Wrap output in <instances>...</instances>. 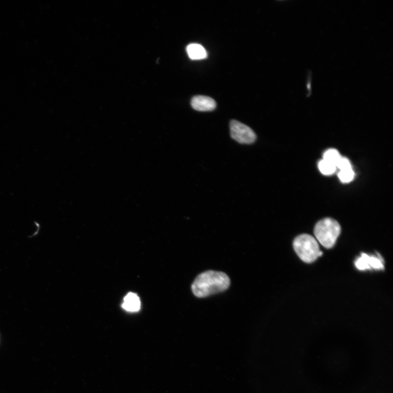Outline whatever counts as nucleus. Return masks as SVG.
<instances>
[{
	"label": "nucleus",
	"instance_id": "obj_9",
	"mask_svg": "<svg viewBox=\"0 0 393 393\" xmlns=\"http://www.w3.org/2000/svg\"><path fill=\"white\" fill-rule=\"evenodd\" d=\"M341 157L342 156L340 155L338 150L330 149L324 153L323 160L334 164L336 167V165Z\"/></svg>",
	"mask_w": 393,
	"mask_h": 393
},
{
	"label": "nucleus",
	"instance_id": "obj_2",
	"mask_svg": "<svg viewBox=\"0 0 393 393\" xmlns=\"http://www.w3.org/2000/svg\"><path fill=\"white\" fill-rule=\"evenodd\" d=\"M341 232V227L334 219L326 218L320 221L315 226V236L324 247H333Z\"/></svg>",
	"mask_w": 393,
	"mask_h": 393
},
{
	"label": "nucleus",
	"instance_id": "obj_13",
	"mask_svg": "<svg viewBox=\"0 0 393 393\" xmlns=\"http://www.w3.org/2000/svg\"><path fill=\"white\" fill-rule=\"evenodd\" d=\"M312 73L311 71H308L306 80V91H307V97L312 95Z\"/></svg>",
	"mask_w": 393,
	"mask_h": 393
},
{
	"label": "nucleus",
	"instance_id": "obj_8",
	"mask_svg": "<svg viewBox=\"0 0 393 393\" xmlns=\"http://www.w3.org/2000/svg\"><path fill=\"white\" fill-rule=\"evenodd\" d=\"M123 307L128 312H138L141 307V301L137 295L128 293L124 298Z\"/></svg>",
	"mask_w": 393,
	"mask_h": 393
},
{
	"label": "nucleus",
	"instance_id": "obj_1",
	"mask_svg": "<svg viewBox=\"0 0 393 393\" xmlns=\"http://www.w3.org/2000/svg\"><path fill=\"white\" fill-rule=\"evenodd\" d=\"M230 278L221 271L209 270L200 274L192 285V291L198 298H205L229 288Z\"/></svg>",
	"mask_w": 393,
	"mask_h": 393
},
{
	"label": "nucleus",
	"instance_id": "obj_4",
	"mask_svg": "<svg viewBox=\"0 0 393 393\" xmlns=\"http://www.w3.org/2000/svg\"><path fill=\"white\" fill-rule=\"evenodd\" d=\"M231 137L240 144L250 145L256 139V134L250 127L237 120H232L230 123Z\"/></svg>",
	"mask_w": 393,
	"mask_h": 393
},
{
	"label": "nucleus",
	"instance_id": "obj_12",
	"mask_svg": "<svg viewBox=\"0 0 393 393\" xmlns=\"http://www.w3.org/2000/svg\"><path fill=\"white\" fill-rule=\"evenodd\" d=\"M336 169L343 171L352 168L350 161L347 158L342 157L336 165Z\"/></svg>",
	"mask_w": 393,
	"mask_h": 393
},
{
	"label": "nucleus",
	"instance_id": "obj_3",
	"mask_svg": "<svg viewBox=\"0 0 393 393\" xmlns=\"http://www.w3.org/2000/svg\"><path fill=\"white\" fill-rule=\"evenodd\" d=\"M293 247L299 258L306 263H312L323 255L317 241L308 234H302L295 239Z\"/></svg>",
	"mask_w": 393,
	"mask_h": 393
},
{
	"label": "nucleus",
	"instance_id": "obj_10",
	"mask_svg": "<svg viewBox=\"0 0 393 393\" xmlns=\"http://www.w3.org/2000/svg\"><path fill=\"white\" fill-rule=\"evenodd\" d=\"M319 169L322 174L325 176L332 175L337 169L335 165L324 160H322L319 163Z\"/></svg>",
	"mask_w": 393,
	"mask_h": 393
},
{
	"label": "nucleus",
	"instance_id": "obj_7",
	"mask_svg": "<svg viewBox=\"0 0 393 393\" xmlns=\"http://www.w3.org/2000/svg\"><path fill=\"white\" fill-rule=\"evenodd\" d=\"M186 51L188 57L193 60L205 59L208 57L206 49L198 43H191L187 45Z\"/></svg>",
	"mask_w": 393,
	"mask_h": 393
},
{
	"label": "nucleus",
	"instance_id": "obj_5",
	"mask_svg": "<svg viewBox=\"0 0 393 393\" xmlns=\"http://www.w3.org/2000/svg\"><path fill=\"white\" fill-rule=\"evenodd\" d=\"M384 260L381 255L377 254V256H369L364 253L355 261V265L360 270L366 269H384Z\"/></svg>",
	"mask_w": 393,
	"mask_h": 393
},
{
	"label": "nucleus",
	"instance_id": "obj_6",
	"mask_svg": "<svg viewBox=\"0 0 393 393\" xmlns=\"http://www.w3.org/2000/svg\"><path fill=\"white\" fill-rule=\"evenodd\" d=\"M191 104L194 110L199 111H212L216 107V103L212 98L202 95L193 97Z\"/></svg>",
	"mask_w": 393,
	"mask_h": 393
},
{
	"label": "nucleus",
	"instance_id": "obj_11",
	"mask_svg": "<svg viewBox=\"0 0 393 393\" xmlns=\"http://www.w3.org/2000/svg\"><path fill=\"white\" fill-rule=\"evenodd\" d=\"M338 177L340 181L344 183L351 182L354 177V172L352 169L340 171L338 173Z\"/></svg>",
	"mask_w": 393,
	"mask_h": 393
}]
</instances>
